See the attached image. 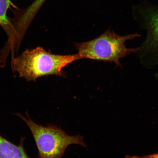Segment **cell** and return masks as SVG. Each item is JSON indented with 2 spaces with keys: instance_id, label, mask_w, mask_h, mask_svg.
<instances>
[{
  "instance_id": "obj_2",
  "label": "cell",
  "mask_w": 158,
  "mask_h": 158,
  "mask_svg": "<svg viewBox=\"0 0 158 158\" xmlns=\"http://www.w3.org/2000/svg\"><path fill=\"white\" fill-rule=\"evenodd\" d=\"M140 35L136 33L122 36L109 29L97 38L76 43L75 47L80 59H90L114 63L116 67H121L120 59L137 52L140 49L139 48H127L125 42Z\"/></svg>"
},
{
  "instance_id": "obj_7",
  "label": "cell",
  "mask_w": 158,
  "mask_h": 158,
  "mask_svg": "<svg viewBox=\"0 0 158 158\" xmlns=\"http://www.w3.org/2000/svg\"><path fill=\"white\" fill-rule=\"evenodd\" d=\"M45 0H35L34 2L25 10L26 14L31 17H34L37 11Z\"/></svg>"
},
{
  "instance_id": "obj_6",
  "label": "cell",
  "mask_w": 158,
  "mask_h": 158,
  "mask_svg": "<svg viewBox=\"0 0 158 158\" xmlns=\"http://www.w3.org/2000/svg\"><path fill=\"white\" fill-rule=\"evenodd\" d=\"M17 8L11 0H0V25L9 35H10L13 26L7 16L8 10L11 7Z\"/></svg>"
},
{
  "instance_id": "obj_1",
  "label": "cell",
  "mask_w": 158,
  "mask_h": 158,
  "mask_svg": "<svg viewBox=\"0 0 158 158\" xmlns=\"http://www.w3.org/2000/svg\"><path fill=\"white\" fill-rule=\"evenodd\" d=\"M80 60L77 54L60 55L47 52L41 47L27 49L14 59V70L25 80L35 81L41 77L50 75L64 77L62 69L76 60Z\"/></svg>"
},
{
  "instance_id": "obj_8",
  "label": "cell",
  "mask_w": 158,
  "mask_h": 158,
  "mask_svg": "<svg viewBox=\"0 0 158 158\" xmlns=\"http://www.w3.org/2000/svg\"><path fill=\"white\" fill-rule=\"evenodd\" d=\"M144 157L147 158H158V153L154 154V155H148L147 156Z\"/></svg>"
},
{
  "instance_id": "obj_4",
  "label": "cell",
  "mask_w": 158,
  "mask_h": 158,
  "mask_svg": "<svg viewBox=\"0 0 158 158\" xmlns=\"http://www.w3.org/2000/svg\"><path fill=\"white\" fill-rule=\"evenodd\" d=\"M140 10L147 30V38L140 47V51L147 54L158 52V8L148 7Z\"/></svg>"
},
{
  "instance_id": "obj_3",
  "label": "cell",
  "mask_w": 158,
  "mask_h": 158,
  "mask_svg": "<svg viewBox=\"0 0 158 158\" xmlns=\"http://www.w3.org/2000/svg\"><path fill=\"white\" fill-rule=\"evenodd\" d=\"M25 114L26 117L19 113L15 115L28 126L38 149L39 157H62L66 148L73 144L86 147L82 136L69 135L61 128L53 125H39L31 119L27 111Z\"/></svg>"
},
{
  "instance_id": "obj_5",
  "label": "cell",
  "mask_w": 158,
  "mask_h": 158,
  "mask_svg": "<svg viewBox=\"0 0 158 158\" xmlns=\"http://www.w3.org/2000/svg\"><path fill=\"white\" fill-rule=\"evenodd\" d=\"M24 139L17 145L0 135V158H29L23 147Z\"/></svg>"
}]
</instances>
